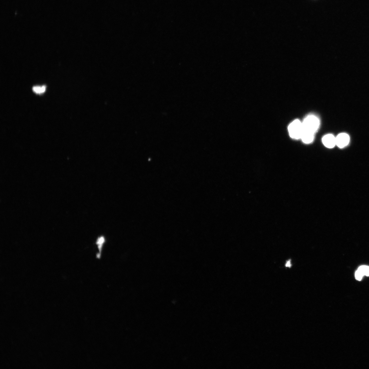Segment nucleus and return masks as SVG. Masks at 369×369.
Here are the masks:
<instances>
[{
    "mask_svg": "<svg viewBox=\"0 0 369 369\" xmlns=\"http://www.w3.org/2000/svg\"><path fill=\"white\" fill-rule=\"evenodd\" d=\"M302 124L304 130L315 133L319 128L320 121L315 116L310 115L304 119Z\"/></svg>",
    "mask_w": 369,
    "mask_h": 369,
    "instance_id": "obj_1",
    "label": "nucleus"
},
{
    "mask_svg": "<svg viewBox=\"0 0 369 369\" xmlns=\"http://www.w3.org/2000/svg\"><path fill=\"white\" fill-rule=\"evenodd\" d=\"M289 135L295 139H301L303 131L302 123L299 120H295L289 124L288 127Z\"/></svg>",
    "mask_w": 369,
    "mask_h": 369,
    "instance_id": "obj_2",
    "label": "nucleus"
},
{
    "mask_svg": "<svg viewBox=\"0 0 369 369\" xmlns=\"http://www.w3.org/2000/svg\"><path fill=\"white\" fill-rule=\"evenodd\" d=\"M336 138V145L340 148L345 147L348 144L350 140L349 136L344 133L340 134Z\"/></svg>",
    "mask_w": 369,
    "mask_h": 369,
    "instance_id": "obj_3",
    "label": "nucleus"
},
{
    "mask_svg": "<svg viewBox=\"0 0 369 369\" xmlns=\"http://www.w3.org/2000/svg\"><path fill=\"white\" fill-rule=\"evenodd\" d=\"M322 142L326 147L332 148L336 145V138L333 135L329 134L323 137Z\"/></svg>",
    "mask_w": 369,
    "mask_h": 369,
    "instance_id": "obj_4",
    "label": "nucleus"
},
{
    "mask_svg": "<svg viewBox=\"0 0 369 369\" xmlns=\"http://www.w3.org/2000/svg\"><path fill=\"white\" fill-rule=\"evenodd\" d=\"M315 134L303 129L300 139L306 144H309L313 141Z\"/></svg>",
    "mask_w": 369,
    "mask_h": 369,
    "instance_id": "obj_5",
    "label": "nucleus"
},
{
    "mask_svg": "<svg viewBox=\"0 0 369 369\" xmlns=\"http://www.w3.org/2000/svg\"><path fill=\"white\" fill-rule=\"evenodd\" d=\"M358 270L363 276H369V266L363 265L360 266Z\"/></svg>",
    "mask_w": 369,
    "mask_h": 369,
    "instance_id": "obj_6",
    "label": "nucleus"
},
{
    "mask_svg": "<svg viewBox=\"0 0 369 369\" xmlns=\"http://www.w3.org/2000/svg\"><path fill=\"white\" fill-rule=\"evenodd\" d=\"M45 89H46V87L45 86L42 87L35 86L33 87V92L37 94H41L44 93L45 92Z\"/></svg>",
    "mask_w": 369,
    "mask_h": 369,
    "instance_id": "obj_7",
    "label": "nucleus"
},
{
    "mask_svg": "<svg viewBox=\"0 0 369 369\" xmlns=\"http://www.w3.org/2000/svg\"><path fill=\"white\" fill-rule=\"evenodd\" d=\"M104 238L103 237H101L99 238L97 240V244L98 245V248L99 250V251L100 252L101 251L102 246L104 243Z\"/></svg>",
    "mask_w": 369,
    "mask_h": 369,
    "instance_id": "obj_8",
    "label": "nucleus"
},
{
    "mask_svg": "<svg viewBox=\"0 0 369 369\" xmlns=\"http://www.w3.org/2000/svg\"><path fill=\"white\" fill-rule=\"evenodd\" d=\"M363 277V276L361 273L358 270H357L355 273V277L356 279L359 281H361L362 280Z\"/></svg>",
    "mask_w": 369,
    "mask_h": 369,
    "instance_id": "obj_9",
    "label": "nucleus"
}]
</instances>
